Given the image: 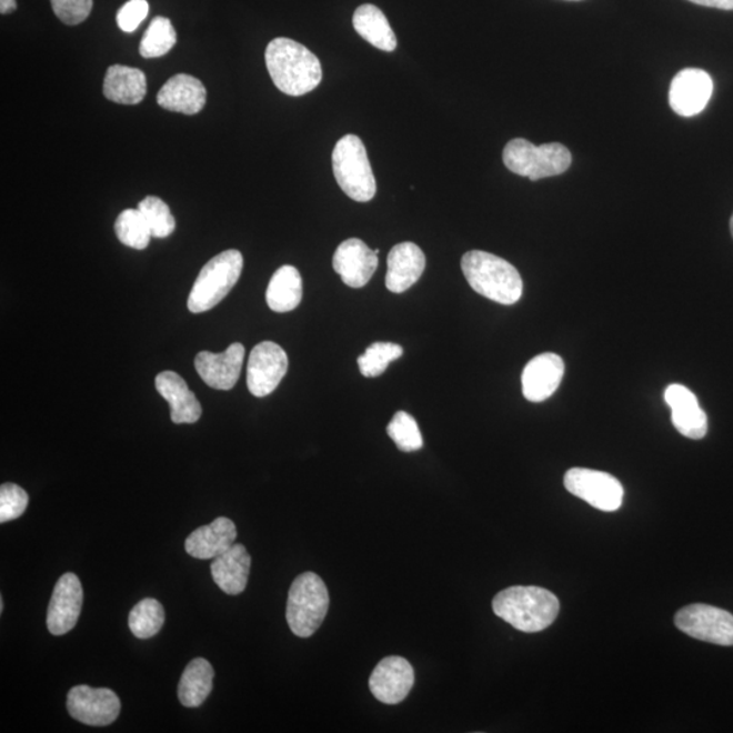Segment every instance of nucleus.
I'll return each mask as SVG.
<instances>
[{
	"label": "nucleus",
	"instance_id": "nucleus-1",
	"mask_svg": "<svg viewBox=\"0 0 733 733\" xmlns=\"http://www.w3.org/2000/svg\"><path fill=\"white\" fill-rule=\"evenodd\" d=\"M265 63L274 86L287 96L308 94L322 81V67L315 54L285 37L269 42Z\"/></svg>",
	"mask_w": 733,
	"mask_h": 733
},
{
	"label": "nucleus",
	"instance_id": "nucleus-2",
	"mask_svg": "<svg viewBox=\"0 0 733 733\" xmlns=\"http://www.w3.org/2000/svg\"><path fill=\"white\" fill-rule=\"evenodd\" d=\"M492 606L499 619L524 633L545 631L560 613L558 596L535 585L510 586L494 596Z\"/></svg>",
	"mask_w": 733,
	"mask_h": 733
},
{
	"label": "nucleus",
	"instance_id": "nucleus-3",
	"mask_svg": "<svg viewBox=\"0 0 733 733\" xmlns=\"http://www.w3.org/2000/svg\"><path fill=\"white\" fill-rule=\"evenodd\" d=\"M461 267L468 283L480 295L505 305L521 301L523 280L509 261L482 250H472L462 257Z\"/></svg>",
	"mask_w": 733,
	"mask_h": 733
},
{
	"label": "nucleus",
	"instance_id": "nucleus-4",
	"mask_svg": "<svg viewBox=\"0 0 733 733\" xmlns=\"http://www.w3.org/2000/svg\"><path fill=\"white\" fill-rule=\"evenodd\" d=\"M243 257L240 250L220 253L201 269L188 298L193 314L205 313L223 301L241 278Z\"/></svg>",
	"mask_w": 733,
	"mask_h": 733
},
{
	"label": "nucleus",
	"instance_id": "nucleus-5",
	"mask_svg": "<svg viewBox=\"0 0 733 733\" xmlns=\"http://www.w3.org/2000/svg\"><path fill=\"white\" fill-rule=\"evenodd\" d=\"M329 603L327 584L318 574H299L293 580L287 601L285 616L292 633L301 639L311 637L325 620Z\"/></svg>",
	"mask_w": 733,
	"mask_h": 733
},
{
	"label": "nucleus",
	"instance_id": "nucleus-6",
	"mask_svg": "<svg viewBox=\"0 0 733 733\" xmlns=\"http://www.w3.org/2000/svg\"><path fill=\"white\" fill-rule=\"evenodd\" d=\"M333 173L341 191L359 203H366L376 194V180L366 155L365 145L357 134H345L335 144Z\"/></svg>",
	"mask_w": 733,
	"mask_h": 733
},
{
	"label": "nucleus",
	"instance_id": "nucleus-7",
	"mask_svg": "<svg viewBox=\"0 0 733 733\" xmlns=\"http://www.w3.org/2000/svg\"><path fill=\"white\" fill-rule=\"evenodd\" d=\"M503 162L512 173L538 181L565 173L571 167L572 154L561 143L534 145L519 138L504 147Z\"/></svg>",
	"mask_w": 733,
	"mask_h": 733
},
{
	"label": "nucleus",
	"instance_id": "nucleus-8",
	"mask_svg": "<svg viewBox=\"0 0 733 733\" xmlns=\"http://www.w3.org/2000/svg\"><path fill=\"white\" fill-rule=\"evenodd\" d=\"M675 625L690 637L716 645H733V615L709 604H690L677 611Z\"/></svg>",
	"mask_w": 733,
	"mask_h": 733
},
{
	"label": "nucleus",
	"instance_id": "nucleus-9",
	"mask_svg": "<svg viewBox=\"0 0 733 733\" xmlns=\"http://www.w3.org/2000/svg\"><path fill=\"white\" fill-rule=\"evenodd\" d=\"M566 491L586 501L596 510L614 512L621 509L623 486L614 475L598 470L573 468L564 476Z\"/></svg>",
	"mask_w": 733,
	"mask_h": 733
},
{
	"label": "nucleus",
	"instance_id": "nucleus-10",
	"mask_svg": "<svg viewBox=\"0 0 733 733\" xmlns=\"http://www.w3.org/2000/svg\"><path fill=\"white\" fill-rule=\"evenodd\" d=\"M67 711L79 723L107 726L118 720L121 702L118 694L110 689H94L79 684L67 695Z\"/></svg>",
	"mask_w": 733,
	"mask_h": 733
},
{
	"label": "nucleus",
	"instance_id": "nucleus-11",
	"mask_svg": "<svg viewBox=\"0 0 733 733\" xmlns=\"http://www.w3.org/2000/svg\"><path fill=\"white\" fill-rule=\"evenodd\" d=\"M289 371V357L277 342L264 341L253 348L248 362V389L254 396H267L278 389Z\"/></svg>",
	"mask_w": 733,
	"mask_h": 733
},
{
	"label": "nucleus",
	"instance_id": "nucleus-12",
	"mask_svg": "<svg viewBox=\"0 0 733 733\" xmlns=\"http://www.w3.org/2000/svg\"><path fill=\"white\" fill-rule=\"evenodd\" d=\"M83 606L81 580L73 573H64L54 585L47 614L48 631L63 635L76 627Z\"/></svg>",
	"mask_w": 733,
	"mask_h": 733
},
{
	"label": "nucleus",
	"instance_id": "nucleus-13",
	"mask_svg": "<svg viewBox=\"0 0 733 733\" xmlns=\"http://www.w3.org/2000/svg\"><path fill=\"white\" fill-rule=\"evenodd\" d=\"M713 94V81L704 70L684 69L676 73L670 86V107L683 118L699 114Z\"/></svg>",
	"mask_w": 733,
	"mask_h": 733
},
{
	"label": "nucleus",
	"instance_id": "nucleus-14",
	"mask_svg": "<svg viewBox=\"0 0 733 733\" xmlns=\"http://www.w3.org/2000/svg\"><path fill=\"white\" fill-rule=\"evenodd\" d=\"M414 684V670L406 659L384 657L370 676V690L378 701L386 705L400 704Z\"/></svg>",
	"mask_w": 733,
	"mask_h": 733
},
{
	"label": "nucleus",
	"instance_id": "nucleus-15",
	"mask_svg": "<svg viewBox=\"0 0 733 733\" xmlns=\"http://www.w3.org/2000/svg\"><path fill=\"white\" fill-rule=\"evenodd\" d=\"M379 253L381 250H371L359 238H350L335 250L333 269L344 284L351 289H362L374 277Z\"/></svg>",
	"mask_w": 733,
	"mask_h": 733
},
{
	"label": "nucleus",
	"instance_id": "nucleus-16",
	"mask_svg": "<svg viewBox=\"0 0 733 733\" xmlns=\"http://www.w3.org/2000/svg\"><path fill=\"white\" fill-rule=\"evenodd\" d=\"M565 374L564 360L555 353H541L531 359L522 374L524 399L543 402L560 388Z\"/></svg>",
	"mask_w": 733,
	"mask_h": 733
},
{
	"label": "nucleus",
	"instance_id": "nucleus-17",
	"mask_svg": "<svg viewBox=\"0 0 733 733\" xmlns=\"http://www.w3.org/2000/svg\"><path fill=\"white\" fill-rule=\"evenodd\" d=\"M244 347L234 342L222 353L200 352L194 359L195 371L208 386L231 390L240 379Z\"/></svg>",
	"mask_w": 733,
	"mask_h": 733
},
{
	"label": "nucleus",
	"instance_id": "nucleus-18",
	"mask_svg": "<svg viewBox=\"0 0 733 733\" xmlns=\"http://www.w3.org/2000/svg\"><path fill=\"white\" fill-rule=\"evenodd\" d=\"M664 400L671 409V421L681 435L700 440L707 433V415L693 391L682 384L665 389Z\"/></svg>",
	"mask_w": 733,
	"mask_h": 733
},
{
	"label": "nucleus",
	"instance_id": "nucleus-19",
	"mask_svg": "<svg viewBox=\"0 0 733 733\" xmlns=\"http://www.w3.org/2000/svg\"><path fill=\"white\" fill-rule=\"evenodd\" d=\"M157 101L159 107L170 112L198 114L205 107V86L189 73H177L159 90Z\"/></svg>",
	"mask_w": 733,
	"mask_h": 733
},
{
	"label": "nucleus",
	"instance_id": "nucleus-20",
	"mask_svg": "<svg viewBox=\"0 0 733 733\" xmlns=\"http://www.w3.org/2000/svg\"><path fill=\"white\" fill-rule=\"evenodd\" d=\"M425 262V254L418 244L413 242L395 244L388 257V290L402 293L411 289L424 273Z\"/></svg>",
	"mask_w": 733,
	"mask_h": 733
},
{
	"label": "nucleus",
	"instance_id": "nucleus-21",
	"mask_svg": "<svg viewBox=\"0 0 733 733\" xmlns=\"http://www.w3.org/2000/svg\"><path fill=\"white\" fill-rule=\"evenodd\" d=\"M159 394L169 402L170 418L174 424H194L203 409L183 378L174 371H163L155 378Z\"/></svg>",
	"mask_w": 733,
	"mask_h": 733
},
{
	"label": "nucleus",
	"instance_id": "nucleus-22",
	"mask_svg": "<svg viewBox=\"0 0 733 733\" xmlns=\"http://www.w3.org/2000/svg\"><path fill=\"white\" fill-rule=\"evenodd\" d=\"M237 540V528L229 518H218L201 525L187 538L185 550L194 559L213 560L228 552Z\"/></svg>",
	"mask_w": 733,
	"mask_h": 733
},
{
	"label": "nucleus",
	"instance_id": "nucleus-23",
	"mask_svg": "<svg viewBox=\"0 0 733 733\" xmlns=\"http://www.w3.org/2000/svg\"><path fill=\"white\" fill-rule=\"evenodd\" d=\"M252 559L247 548L234 543L228 552L218 555L211 564L213 582L228 595H240L247 590Z\"/></svg>",
	"mask_w": 733,
	"mask_h": 733
},
{
	"label": "nucleus",
	"instance_id": "nucleus-24",
	"mask_svg": "<svg viewBox=\"0 0 733 733\" xmlns=\"http://www.w3.org/2000/svg\"><path fill=\"white\" fill-rule=\"evenodd\" d=\"M147 94L144 72L133 67L110 66L103 79V96L120 106H138Z\"/></svg>",
	"mask_w": 733,
	"mask_h": 733
},
{
	"label": "nucleus",
	"instance_id": "nucleus-25",
	"mask_svg": "<svg viewBox=\"0 0 733 733\" xmlns=\"http://www.w3.org/2000/svg\"><path fill=\"white\" fill-rule=\"evenodd\" d=\"M267 303L274 313H290L302 302V277L295 267L284 265L273 273L267 289Z\"/></svg>",
	"mask_w": 733,
	"mask_h": 733
},
{
	"label": "nucleus",
	"instance_id": "nucleus-26",
	"mask_svg": "<svg viewBox=\"0 0 733 733\" xmlns=\"http://www.w3.org/2000/svg\"><path fill=\"white\" fill-rule=\"evenodd\" d=\"M353 28L360 37L372 47L384 52H393L396 48V37L391 29L386 16L374 4H362L354 11Z\"/></svg>",
	"mask_w": 733,
	"mask_h": 733
},
{
	"label": "nucleus",
	"instance_id": "nucleus-27",
	"mask_svg": "<svg viewBox=\"0 0 733 733\" xmlns=\"http://www.w3.org/2000/svg\"><path fill=\"white\" fill-rule=\"evenodd\" d=\"M212 665L203 657L193 659L183 670L179 684V700L185 707H199L213 689Z\"/></svg>",
	"mask_w": 733,
	"mask_h": 733
},
{
	"label": "nucleus",
	"instance_id": "nucleus-28",
	"mask_svg": "<svg viewBox=\"0 0 733 733\" xmlns=\"http://www.w3.org/2000/svg\"><path fill=\"white\" fill-rule=\"evenodd\" d=\"M164 623V609L157 599L145 598L131 610L128 615V626H130L134 637L147 640L154 637L161 632Z\"/></svg>",
	"mask_w": 733,
	"mask_h": 733
},
{
	"label": "nucleus",
	"instance_id": "nucleus-29",
	"mask_svg": "<svg viewBox=\"0 0 733 733\" xmlns=\"http://www.w3.org/2000/svg\"><path fill=\"white\" fill-rule=\"evenodd\" d=\"M177 33L167 17H155L140 41L139 52L144 59L162 58L175 46Z\"/></svg>",
	"mask_w": 733,
	"mask_h": 733
},
{
	"label": "nucleus",
	"instance_id": "nucleus-30",
	"mask_svg": "<svg viewBox=\"0 0 733 733\" xmlns=\"http://www.w3.org/2000/svg\"><path fill=\"white\" fill-rule=\"evenodd\" d=\"M116 235L128 248L143 250L150 244L151 230L139 210L122 211L114 223Z\"/></svg>",
	"mask_w": 733,
	"mask_h": 733
},
{
	"label": "nucleus",
	"instance_id": "nucleus-31",
	"mask_svg": "<svg viewBox=\"0 0 733 733\" xmlns=\"http://www.w3.org/2000/svg\"><path fill=\"white\" fill-rule=\"evenodd\" d=\"M403 350L393 342H374L362 357L358 359L359 370L365 378L381 376L394 360L402 357Z\"/></svg>",
	"mask_w": 733,
	"mask_h": 733
},
{
	"label": "nucleus",
	"instance_id": "nucleus-32",
	"mask_svg": "<svg viewBox=\"0 0 733 733\" xmlns=\"http://www.w3.org/2000/svg\"><path fill=\"white\" fill-rule=\"evenodd\" d=\"M388 435L403 452H414L423 449V436H421L418 421L406 412H396L388 425Z\"/></svg>",
	"mask_w": 733,
	"mask_h": 733
},
{
	"label": "nucleus",
	"instance_id": "nucleus-33",
	"mask_svg": "<svg viewBox=\"0 0 733 733\" xmlns=\"http://www.w3.org/2000/svg\"><path fill=\"white\" fill-rule=\"evenodd\" d=\"M138 210L143 213L152 237L168 238L175 230V219L171 215L170 208L162 199L155 195H147L140 201Z\"/></svg>",
	"mask_w": 733,
	"mask_h": 733
},
{
	"label": "nucleus",
	"instance_id": "nucleus-34",
	"mask_svg": "<svg viewBox=\"0 0 733 733\" xmlns=\"http://www.w3.org/2000/svg\"><path fill=\"white\" fill-rule=\"evenodd\" d=\"M29 504L28 493L16 484L0 486V523L14 521L27 511Z\"/></svg>",
	"mask_w": 733,
	"mask_h": 733
},
{
	"label": "nucleus",
	"instance_id": "nucleus-35",
	"mask_svg": "<svg viewBox=\"0 0 733 733\" xmlns=\"http://www.w3.org/2000/svg\"><path fill=\"white\" fill-rule=\"evenodd\" d=\"M51 4L54 16L70 27L88 20L93 10V0H51Z\"/></svg>",
	"mask_w": 733,
	"mask_h": 733
},
{
	"label": "nucleus",
	"instance_id": "nucleus-36",
	"mask_svg": "<svg viewBox=\"0 0 733 733\" xmlns=\"http://www.w3.org/2000/svg\"><path fill=\"white\" fill-rule=\"evenodd\" d=\"M150 6L147 0H130L118 12L116 21L122 32L132 33L149 16Z\"/></svg>",
	"mask_w": 733,
	"mask_h": 733
},
{
	"label": "nucleus",
	"instance_id": "nucleus-37",
	"mask_svg": "<svg viewBox=\"0 0 733 733\" xmlns=\"http://www.w3.org/2000/svg\"><path fill=\"white\" fill-rule=\"evenodd\" d=\"M700 6H706V8H714L720 10H733V0H689Z\"/></svg>",
	"mask_w": 733,
	"mask_h": 733
},
{
	"label": "nucleus",
	"instance_id": "nucleus-38",
	"mask_svg": "<svg viewBox=\"0 0 733 733\" xmlns=\"http://www.w3.org/2000/svg\"><path fill=\"white\" fill-rule=\"evenodd\" d=\"M17 10V0H0V14L6 16Z\"/></svg>",
	"mask_w": 733,
	"mask_h": 733
},
{
	"label": "nucleus",
	"instance_id": "nucleus-39",
	"mask_svg": "<svg viewBox=\"0 0 733 733\" xmlns=\"http://www.w3.org/2000/svg\"><path fill=\"white\" fill-rule=\"evenodd\" d=\"M4 604H3V598L0 599V611H3Z\"/></svg>",
	"mask_w": 733,
	"mask_h": 733
},
{
	"label": "nucleus",
	"instance_id": "nucleus-40",
	"mask_svg": "<svg viewBox=\"0 0 733 733\" xmlns=\"http://www.w3.org/2000/svg\"><path fill=\"white\" fill-rule=\"evenodd\" d=\"M731 234H732V237H733V215H732V218H731Z\"/></svg>",
	"mask_w": 733,
	"mask_h": 733
},
{
	"label": "nucleus",
	"instance_id": "nucleus-41",
	"mask_svg": "<svg viewBox=\"0 0 733 733\" xmlns=\"http://www.w3.org/2000/svg\"><path fill=\"white\" fill-rule=\"evenodd\" d=\"M571 2H579V0H571Z\"/></svg>",
	"mask_w": 733,
	"mask_h": 733
}]
</instances>
